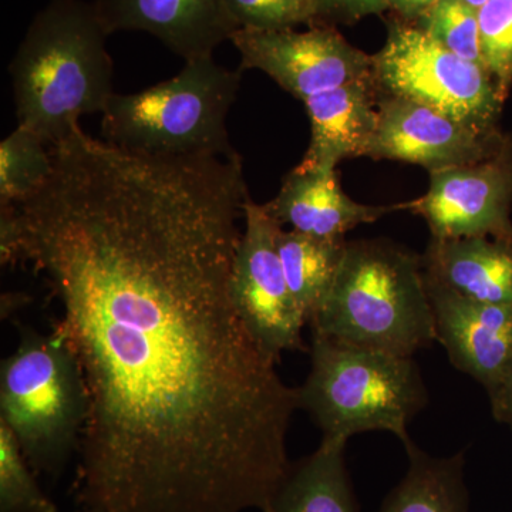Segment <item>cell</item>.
Segmentation results:
<instances>
[{"label": "cell", "mask_w": 512, "mask_h": 512, "mask_svg": "<svg viewBox=\"0 0 512 512\" xmlns=\"http://www.w3.org/2000/svg\"><path fill=\"white\" fill-rule=\"evenodd\" d=\"M52 156L0 210V261L45 278L82 370L77 512H269L298 392L232 298L241 156L131 153L80 124Z\"/></svg>", "instance_id": "1"}, {"label": "cell", "mask_w": 512, "mask_h": 512, "mask_svg": "<svg viewBox=\"0 0 512 512\" xmlns=\"http://www.w3.org/2000/svg\"><path fill=\"white\" fill-rule=\"evenodd\" d=\"M106 29L93 3L50 0L30 23L9 66L18 126L59 143L114 94Z\"/></svg>", "instance_id": "2"}, {"label": "cell", "mask_w": 512, "mask_h": 512, "mask_svg": "<svg viewBox=\"0 0 512 512\" xmlns=\"http://www.w3.org/2000/svg\"><path fill=\"white\" fill-rule=\"evenodd\" d=\"M312 332L410 356L436 339L421 255L383 239L348 241L335 284Z\"/></svg>", "instance_id": "3"}, {"label": "cell", "mask_w": 512, "mask_h": 512, "mask_svg": "<svg viewBox=\"0 0 512 512\" xmlns=\"http://www.w3.org/2000/svg\"><path fill=\"white\" fill-rule=\"evenodd\" d=\"M298 392L323 437L349 441L356 434L389 431L402 443L429 403L420 367L410 356L362 348L312 332L311 372Z\"/></svg>", "instance_id": "4"}, {"label": "cell", "mask_w": 512, "mask_h": 512, "mask_svg": "<svg viewBox=\"0 0 512 512\" xmlns=\"http://www.w3.org/2000/svg\"><path fill=\"white\" fill-rule=\"evenodd\" d=\"M241 77L242 69L201 57L156 86L114 93L101 113L103 140L148 156H232L227 119Z\"/></svg>", "instance_id": "5"}, {"label": "cell", "mask_w": 512, "mask_h": 512, "mask_svg": "<svg viewBox=\"0 0 512 512\" xmlns=\"http://www.w3.org/2000/svg\"><path fill=\"white\" fill-rule=\"evenodd\" d=\"M89 399L76 357L59 335L20 332L0 370V420L36 474L57 476L79 450Z\"/></svg>", "instance_id": "6"}, {"label": "cell", "mask_w": 512, "mask_h": 512, "mask_svg": "<svg viewBox=\"0 0 512 512\" xmlns=\"http://www.w3.org/2000/svg\"><path fill=\"white\" fill-rule=\"evenodd\" d=\"M373 82L383 96L429 107L484 136L498 130L505 99L483 64L461 59L416 23L396 19L372 56Z\"/></svg>", "instance_id": "7"}, {"label": "cell", "mask_w": 512, "mask_h": 512, "mask_svg": "<svg viewBox=\"0 0 512 512\" xmlns=\"http://www.w3.org/2000/svg\"><path fill=\"white\" fill-rule=\"evenodd\" d=\"M244 220L231 279L239 315L256 342L276 360L284 352L308 350L302 339L308 320L289 291L276 248L282 227L264 204L251 197L244 205Z\"/></svg>", "instance_id": "8"}, {"label": "cell", "mask_w": 512, "mask_h": 512, "mask_svg": "<svg viewBox=\"0 0 512 512\" xmlns=\"http://www.w3.org/2000/svg\"><path fill=\"white\" fill-rule=\"evenodd\" d=\"M229 42L241 55L242 70H261L302 103L373 74L372 56L330 25L315 23L306 32L239 29Z\"/></svg>", "instance_id": "9"}, {"label": "cell", "mask_w": 512, "mask_h": 512, "mask_svg": "<svg viewBox=\"0 0 512 512\" xmlns=\"http://www.w3.org/2000/svg\"><path fill=\"white\" fill-rule=\"evenodd\" d=\"M430 187L404 211L420 215L431 238L512 239V148L466 165L431 171Z\"/></svg>", "instance_id": "10"}, {"label": "cell", "mask_w": 512, "mask_h": 512, "mask_svg": "<svg viewBox=\"0 0 512 512\" xmlns=\"http://www.w3.org/2000/svg\"><path fill=\"white\" fill-rule=\"evenodd\" d=\"M379 128L369 158L417 164L431 171L477 163L508 143L484 136L439 111L379 94Z\"/></svg>", "instance_id": "11"}, {"label": "cell", "mask_w": 512, "mask_h": 512, "mask_svg": "<svg viewBox=\"0 0 512 512\" xmlns=\"http://www.w3.org/2000/svg\"><path fill=\"white\" fill-rule=\"evenodd\" d=\"M426 288L451 365L490 392L512 363V306L471 301L427 278Z\"/></svg>", "instance_id": "12"}, {"label": "cell", "mask_w": 512, "mask_h": 512, "mask_svg": "<svg viewBox=\"0 0 512 512\" xmlns=\"http://www.w3.org/2000/svg\"><path fill=\"white\" fill-rule=\"evenodd\" d=\"M107 35L150 33L185 62L210 57L237 32L224 0H93Z\"/></svg>", "instance_id": "13"}, {"label": "cell", "mask_w": 512, "mask_h": 512, "mask_svg": "<svg viewBox=\"0 0 512 512\" xmlns=\"http://www.w3.org/2000/svg\"><path fill=\"white\" fill-rule=\"evenodd\" d=\"M265 208L281 227L316 238H345L349 231L403 211L394 205L360 204L340 187L336 168H322L301 161L286 175L281 190Z\"/></svg>", "instance_id": "14"}, {"label": "cell", "mask_w": 512, "mask_h": 512, "mask_svg": "<svg viewBox=\"0 0 512 512\" xmlns=\"http://www.w3.org/2000/svg\"><path fill=\"white\" fill-rule=\"evenodd\" d=\"M377 101L373 74L303 101L311 120V144L303 163L336 168L348 158L369 156L379 128Z\"/></svg>", "instance_id": "15"}, {"label": "cell", "mask_w": 512, "mask_h": 512, "mask_svg": "<svg viewBox=\"0 0 512 512\" xmlns=\"http://www.w3.org/2000/svg\"><path fill=\"white\" fill-rule=\"evenodd\" d=\"M424 276L471 301L512 306V239L431 238Z\"/></svg>", "instance_id": "16"}, {"label": "cell", "mask_w": 512, "mask_h": 512, "mask_svg": "<svg viewBox=\"0 0 512 512\" xmlns=\"http://www.w3.org/2000/svg\"><path fill=\"white\" fill-rule=\"evenodd\" d=\"M346 446V440L323 437L311 456L292 463L269 512H360Z\"/></svg>", "instance_id": "17"}, {"label": "cell", "mask_w": 512, "mask_h": 512, "mask_svg": "<svg viewBox=\"0 0 512 512\" xmlns=\"http://www.w3.org/2000/svg\"><path fill=\"white\" fill-rule=\"evenodd\" d=\"M403 446L409 467L377 512H468L466 451L434 457L413 440Z\"/></svg>", "instance_id": "18"}, {"label": "cell", "mask_w": 512, "mask_h": 512, "mask_svg": "<svg viewBox=\"0 0 512 512\" xmlns=\"http://www.w3.org/2000/svg\"><path fill=\"white\" fill-rule=\"evenodd\" d=\"M346 247V238H316L279 229L276 248L286 282L308 323L315 319L332 291Z\"/></svg>", "instance_id": "19"}, {"label": "cell", "mask_w": 512, "mask_h": 512, "mask_svg": "<svg viewBox=\"0 0 512 512\" xmlns=\"http://www.w3.org/2000/svg\"><path fill=\"white\" fill-rule=\"evenodd\" d=\"M28 127L18 126L0 143V205L32 198L50 177L52 147Z\"/></svg>", "instance_id": "20"}, {"label": "cell", "mask_w": 512, "mask_h": 512, "mask_svg": "<svg viewBox=\"0 0 512 512\" xmlns=\"http://www.w3.org/2000/svg\"><path fill=\"white\" fill-rule=\"evenodd\" d=\"M35 474L15 434L0 420V512H59Z\"/></svg>", "instance_id": "21"}, {"label": "cell", "mask_w": 512, "mask_h": 512, "mask_svg": "<svg viewBox=\"0 0 512 512\" xmlns=\"http://www.w3.org/2000/svg\"><path fill=\"white\" fill-rule=\"evenodd\" d=\"M416 25L454 55L483 64L478 12L463 0H436Z\"/></svg>", "instance_id": "22"}, {"label": "cell", "mask_w": 512, "mask_h": 512, "mask_svg": "<svg viewBox=\"0 0 512 512\" xmlns=\"http://www.w3.org/2000/svg\"><path fill=\"white\" fill-rule=\"evenodd\" d=\"M481 59L507 100L512 84V0H491L478 10Z\"/></svg>", "instance_id": "23"}, {"label": "cell", "mask_w": 512, "mask_h": 512, "mask_svg": "<svg viewBox=\"0 0 512 512\" xmlns=\"http://www.w3.org/2000/svg\"><path fill=\"white\" fill-rule=\"evenodd\" d=\"M235 28L285 30L315 25L313 0H224Z\"/></svg>", "instance_id": "24"}, {"label": "cell", "mask_w": 512, "mask_h": 512, "mask_svg": "<svg viewBox=\"0 0 512 512\" xmlns=\"http://www.w3.org/2000/svg\"><path fill=\"white\" fill-rule=\"evenodd\" d=\"M316 22L320 25L357 22L387 10L384 0H313Z\"/></svg>", "instance_id": "25"}, {"label": "cell", "mask_w": 512, "mask_h": 512, "mask_svg": "<svg viewBox=\"0 0 512 512\" xmlns=\"http://www.w3.org/2000/svg\"><path fill=\"white\" fill-rule=\"evenodd\" d=\"M488 396L495 420L512 427V363Z\"/></svg>", "instance_id": "26"}, {"label": "cell", "mask_w": 512, "mask_h": 512, "mask_svg": "<svg viewBox=\"0 0 512 512\" xmlns=\"http://www.w3.org/2000/svg\"><path fill=\"white\" fill-rule=\"evenodd\" d=\"M387 9L397 13L406 22H419L431 9L436 0H384Z\"/></svg>", "instance_id": "27"}, {"label": "cell", "mask_w": 512, "mask_h": 512, "mask_svg": "<svg viewBox=\"0 0 512 512\" xmlns=\"http://www.w3.org/2000/svg\"><path fill=\"white\" fill-rule=\"evenodd\" d=\"M463 2L466 3L467 6H470L471 9L477 10L478 12V10L487 5L488 2H491V0H463Z\"/></svg>", "instance_id": "28"}]
</instances>
